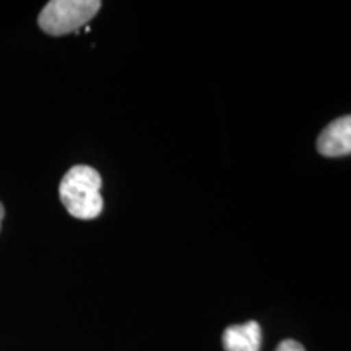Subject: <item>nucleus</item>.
<instances>
[{
  "instance_id": "obj_4",
  "label": "nucleus",
  "mask_w": 351,
  "mask_h": 351,
  "mask_svg": "<svg viewBox=\"0 0 351 351\" xmlns=\"http://www.w3.org/2000/svg\"><path fill=\"white\" fill-rule=\"evenodd\" d=\"M262 328L256 320H249L243 326H231L223 332L225 351H261Z\"/></svg>"
},
{
  "instance_id": "obj_2",
  "label": "nucleus",
  "mask_w": 351,
  "mask_h": 351,
  "mask_svg": "<svg viewBox=\"0 0 351 351\" xmlns=\"http://www.w3.org/2000/svg\"><path fill=\"white\" fill-rule=\"evenodd\" d=\"M99 0H52L39 13V26L51 36L78 32L99 12Z\"/></svg>"
},
{
  "instance_id": "obj_1",
  "label": "nucleus",
  "mask_w": 351,
  "mask_h": 351,
  "mask_svg": "<svg viewBox=\"0 0 351 351\" xmlns=\"http://www.w3.org/2000/svg\"><path fill=\"white\" fill-rule=\"evenodd\" d=\"M101 176L91 166L78 165L67 171L59 186V195L67 212L78 219H93L103 210Z\"/></svg>"
},
{
  "instance_id": "obj_6",
  "label": "nucleus",
  "mask_w": 351,
  "mask_h": 351,
  "mask_svg": "<svg viewBox=\"0 0 351 351\" xmlns=\"http://www.w3.org/2000/svg\"><path fill=\"white\" fill-rule=\"evenodd\" d=\"M3 215H5V210H3V205L0 204V225H2V219H3Z\"/></svg>"
},
{
  "instance_id": "obj_5",
  "label": "nucleus",
  "mask_w": 351,
  "mask_h": 351,
  "mask_svg": "<svg viewBox=\"0 0 351 351\" xmlns=\"http://www.w3.org/2000/svg\"><path fill=\"white\" fill-rule=\"evenodd\" d=\"M275 351H306L300 341L296 340H283L282 343L276 346Z\"/></svg>"
},
{
  "instance_id": "obj_3",
  "label": "nucleus",
  "mask_w": 351,
  "mask_h": 351,
  "mask_svg": "<svg viewBox=\"0 0 351 351\" xmlns=\"http://www.w3.org/2000/svg\"><path fill=\"white\" fill-rule=\"evenodd\" d=\"M320 155L328 158L345 156L351 153V117H339L320 132L317 138Z\"/></svg>"
}]
</instances>
